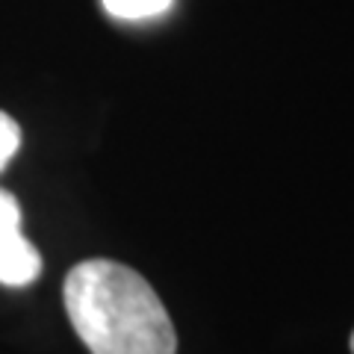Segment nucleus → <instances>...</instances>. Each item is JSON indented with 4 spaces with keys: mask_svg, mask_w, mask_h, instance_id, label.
<instances>
[{
    "mask_svg": "<svg viewBox=\"0 0 354 354\" xmlns=\"http://www.w3.org/2000/svg\"><path fill=\"white\" fill-rule=\"evenodd\" d=\"M65 313L92 354H174V325L153 286L115 260L74 266L62 286Z\"/></svg>",
    "mask_w": 354,
    "mask_h": 354,
    "instance_id": "obj_1",
    "label": "nucleus"
},
{
    "mask_svg": "<svg viewBox=\"0 0 354 354\" xmlns=\"http://www.w3.org/2000/svg\"><path fill=\"white\" fill-rule=\"evenodd\" d=\"M41 274V254L21 230V204L0 189V283L27 286Z\"/></svg>",
    "mask_w": 354,
    "mask_h": 354,
    "instance_id": "obj_2",
    "label": "nucleus"
},
{
    "mask_svg": "<svg viewBox=\"0 0 354 354\" xmlns=\"http://www.w3.org/2000/svg\"><path fill=\"white\" fill-rule=\"evenodd\" d=\"M101 3L113 18L139 21V18H157L162 12H169L174 0H101Z\"/></svg>",
    "mask_w": 354,
    "mask_h": 354,
    "instance_id": "obj_3",
    "label": "nucleus"
},
{
    "mask_svg": "<svg viewBox=\"0 0 354 354\" xmlns=\"http://www.w3.org/2000/svg\"><path fill=\"white\" fill-rule=\"evenodd\" d=\"M18 148H21V127H18V121L0 109V171L9 165V160L18 153Z\"/></svg>",
    "mask_w": 354,
    "mask_h": 354,
    "instance_id": "obj_4",
    "label": "nucleus"
},
{
    "mask_svg": "<svg viewBox=\"0 0 354 354\" xmlns=\"http://www.w3.org/2000/svg\"><path fill=\"white\" fill-rule=\"evenodd\" d=\"M351 351H354V334H351Z\"/></svg>",
    "mask_w": 354,
    "mask_h": 354,
    "instance_id": "obj_5",
    "label": "nucleus"
}]
</instances>
